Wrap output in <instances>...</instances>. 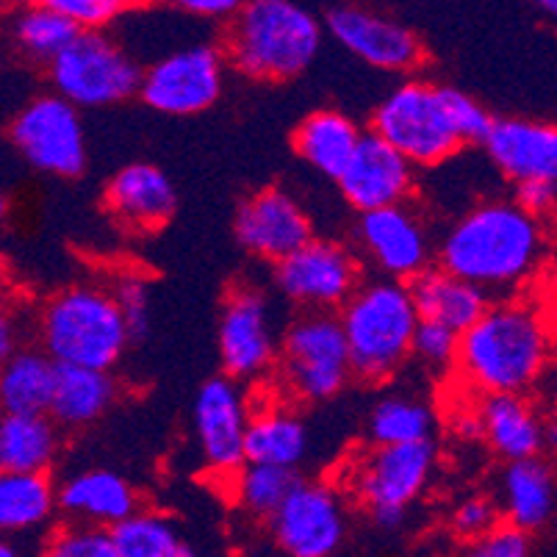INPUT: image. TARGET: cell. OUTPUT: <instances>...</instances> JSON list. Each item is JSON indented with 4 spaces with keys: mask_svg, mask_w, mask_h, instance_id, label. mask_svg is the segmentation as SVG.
<instances>
[{
    "mask_svg": "<svg viewBox=\"0 0 557 557\" xmlns=\"http://www.w3.org/2000/svg\"><path fill=\"white\" fill-rule=\"evenodd\" d=\"M483 438L508 463L539 458L544 449V422L524 394H485L480 405Z\"/></svg>",
    "mask_w": 557,
    "mask_h": 557,
    "instance_id": "24",
    "label": "cell"
},
{
    "mask_svg": "<svg viewBox=\"0 0 557 557\" xmlns=\"http://www.w3.org/2000/svg\"><path fill=\"white\" fill-rule=\"evenodd\" d=\"M111 530L116 557H189L191 546L181 535L175 521L161 513L139 510L116 521Z\"/></svg>",
    "mask_w": 557,
    "mask_h": 557,
    "instance_id": "32",
    "label": "cell"
},
{
    "mask_svg": "<svg viewBox=\"0 0 557 557\" xmlns=\"http://www.w3.org/2000/svg\"><path fill=\"white\" fill-rule=\"evenodd\" d=\"M170 7L178 12L191 14V17H209V20H231L239 12L245 0H166Z\"/></svg>",
    "mask_w": 557,
    "mask_h": 557,
    "instance_id": "44",
    "label": "cell"
},
{
    "mask_svg": "<svg viewBox=\"0 0 557 557\" xmlns=\"http://www.w3.org/2000/svg\"><path fill=\"white\" fill-rule=\"evenodd\" d=\"M372 134L388 141L413 166H438L463 148L444 109L442 89L428 81L399 84L374 109Z\"/></svg>",
    "mask_w": 557,
    "mask_h": 557,
    "instance_id": "7",
    "label": "cell"
},
{
    "mask_svg": "<svg viewBox=\"0 0 557 557\" xmlns=\"http://www.w3.org/2000/svg\"><path fill=\"white\" fill-rule=\"evenodd\" d=\"M453 430L460 442H478V438H483V422H480L478 410H458V417L453 419Z\"/></svg>",
    "mask_w": 557,
    "mask_h": 557,
    "instance_id": "46",
    "label": "cell"
},
{
    "mask_svg": "<svg viewBox=\"0 0 557 557\" xmlns=\"http://www.w3.org/2000/svg\"><path fill=\"white\" fill-rule=\"evenodd\" d=\"M458 331H453L444 322L435 319H419L413 327V338H410V356H417L428 367L444 369L455 363V352H458Z\"/></svg>",
    "mask_w": 557,
    "mask_h": 557,
    "instance_id": "37",
    "label": "cell"
},
{
    "mask_svg": "<svg viewBox=\"0 0 557 557\" xmlns=\"http://www.w3.org/2000/svg\"><path fill=\"white\" fill-rule=\"evenodd\" d=\"M491 161L505 178H557V128L533 120H494L483 139Z\"/></svg>",
    "mask_w": 557,
    "mask_h": 557,
    "instance_id": "21",
    "label": "cell"
},
{
    "mask_svg": "<svg viewBox=\"0 0 557 557\" xmlns=\"http://www.w3.org/2000/svg\"><path fill=\"white\" fill-rule=\"evenodd\" d=\"M39 342L53 363L111 369L125 356L131 333L111 292L73 286L45 306Z\"/></svg>",
    "mask_w": 557,
    "mask_h": 557,
    "instance_id": "5",
    "label": "cell"
},
{
    "mask_svg": "<svg viewBox=\"0 0 557 557\" xmlns=\"http://www.w3.org/2000/svg\"><path fill=\"white\" fill-rule=\"evenodd\" d=\"M28 3L62 14V17L73 20L78 28H103L123 12L114 0H28Z\"/></svg>",
    "mask_w": 557,
    "mask_h": 557,
    "instance_id": "40",
    "label": "cell"
},
{
    "mask_svg": "<svg viewBox=\"0 0 557 557\" xmlns=\"http://www.w3.org/2000/svg\"><path fill=\"white\" fill-rule=\"evenodd\" d=\"M546 14H555L557 12V0H535Z\"/></svg>",
    "mask_w": 557,
    "mask_h": 557,
    "instance_id": "48",
    "label": "cell"
},
{
    "mask_svg": "<svg viewBox=\"0 0 557 557\" xmlns=\"http://www.w3.org/2000/svg\"><path fill=\"white\" fill-rule=\"evenodd\" d=\"M336 184L344 200L361 214L408 200L417 189V166L377 134H361Z\"/></svg>",
    "mask_w": 557,
    "mask_h": 557,
    "instance_id": "15",
    "label": "cell"
},
{
    "mask_svg": "<svg viewBox=\"0 0 557 557\" xmlns=\"http://www.w3.org/2000/svg\"><path fill=\"white\" fill-rule=\"evenodd\" d=\"M55 488L48 472H7L0 469V535L32 533L50 521Z\"/></svg>",
    "mask_w": 557,
    "mask_h": 557,
    "instance_id": "30",
    "label": "cell"
},
{
    "mask_svg": "<svg viewBox=\"0 0 557 557\" xmlns=\"http://www.w3.org/2000/svg\"><path fill=\"white\" fill-rule=\"evenodd\" d=\"M12 141L28 164L59 178H78L86 166V134L78 106L62 95H42L12 123Z\"/></svg>",
    "mask_w": 557,
    "mask_h": 557,
    "instance_id": "10",
    "label": "cell"
},
{
    "mask_svg": "<svg viewBox=\"0 0 557 557\" xmlns=\"http://www.w3.org/2000/svg\"><path fill=\"white\" fill-rule=\"evenodd\" d=\"M480 557H527L533 552V533H527L513 521H496L474 546Z\"/></svg>",
    "mask_w": 557,
    "mask_h": 557,
    "instance_id": "41",
    "label": "cell"
},
{
    "mask_svg": "<svg viewBox=\"0 0 557 557\" xmlns=\"http://www.w3.org/2000/svg\"><path fill=\"white\" fill-rule=\"evenodd\" d=\"M48 555L53 557H116L109 527L73 521L62 524L50 535Z\"/></svg>",
    "mask_w": 557,
    "mask_h": 557,
    "instance_id": "36",
    "label": "cell"
},
{
    "mask_svg": "<svg viewBox=\"0 0 557 557\" xmlns=\"http://www.w3.org/2000/svg\"><path fill=\"white\" fill-rule=\"evenodd\" d=\"M327 32L344 50L388 73H410L428 59L422 39L408 25L361 7H338L327 14Z\"/></svg>",
    "mask_w": 557,
    "mask_h": 557,
    "instance_id": "14",
    "label": "cell"
},
{
    "mask_svg": "<svg viewBox=\"0 0 557 557\" xmlns=\"http://www.w3.org/2000/svg\"><path fill=\"white\" fill-rule=\"evenodd\" d=\"M442 89L444 109H447L449 123H453L455 134L460 136L463 145H474V141H483L488 134L494 116L483 109L474 98H469L466 92L455 89V86H438Z\"/></svg>",
    "mask_w": 557,
    "mask_h": 557,
    "instance_id": "38",
    "label": "cell"
},
{
    "mask_svg": "<svg viewBox=\"0 0 557 557\" xmlns=\"http://www.w3.org/2000/svg\"><path fill=\"white\" fill-rule=\"evenodd\" d=\"M59 455V424L48 413H0V469L48 472Z\"/></svg>",
    "mask_w": 557,
    "mask_h": 557,
    "instance_id": "26",
    "label": "cell"
},
{
    "mask_svg": "<svg viewBox=\"0 0 557 557\" xmlns=\"http://www.w3.org/2000/svg\"><path fill=\"white\" fill-rule=\"evenodd\" d=\"M225 55L211 45H191L164 55L141 73L139 95L150 109L172 116H189L211 109L222 95Z\"/></svg>",
    "mask_w": 557,
    "mask_h": 557,
    "instance_id": "11",
    "label": "cell"
},
{
    "mask_svg": "<svg viewBox=\"0 0 557 557\" xmlns=\"http://www.w3.org/2000/svg\"><path fill=\"white\" fill-rule=\"evenodd\" d=\"M272 541L292 557H327L342 549L347 516L331 485L297 480L270 516Z\"/></svg>",
    "mask_w": 557,
    "mask_h": 557,
    "instance_id": "13",
    "label": "cell"
},
{
    "mask_svg": "<svg viewBox=\"0 0 557 557\" xmlns=\"http://www.w3.org/2000/svg\"><path fill=\"white\" fill-rule=\"evenodd\" d=\"M281 372L288 392L302 403L336 397L352 377L338 317L331 311H308L297 319L283 338Z\"/></svg>",
    "mask_w": 557,
    "mask_h": 557,
    "instance_id": "8",
    "label": "cell"
},
{
    "mask_svg": "<svg viewBox=\"0 0 557 557\" xmlns=\"http://www.w3.org/2000/svg\"><path fill=\"white\" fill-rule=\"evenodd\" d=\"M505 519L516 527L535 533L544 530L555 510V480L549 466L539 458L513 460L503 483Z\"/></svg>",
    "mask_w": 557,
    "mask_h": 557,
    "instance_id": "28",
    "label": "cell"
},
{
    "mask_svg": "<svg viewBox=\"0 0 557 557\" xmlns=\"http://www.w3.org/2000/svg\"><path fill=\"white\" fill-rule=\"evenodd\" d=\"M358 239L363 250L372 258L383 275L394 281L417 277L419 272L430 267V242L422 222L417 214L399 206H386V209L361 211L358 220Z\"/></svg>",
    "mask_w": 557,
    "mask_h": 557,
    "instance_id": "19",
    "label": "cell"
},
{
    "mask_svg": "<svg viewBox=\"0 0 557 557\" xmlns=\"http://www.w3.org/2000/svg\"><path fill=\"white\" fill-rule=\"evenodd\" d=\"M50 81L78 109H103L139 95L141 67L103 28H81L78 37L50 59Z\"/></svg>",
    "mask_w": 557,
    "mask_h": 557,
    "instance_id": "6",
    "label": "cell"
},
{
    "mask_svg": "<svg viewBox=\"0 0 557 557\" xmlns=\"http://www.w3.org/2000/svg\"><path fill=\"white\" fill-rule=\"evenodd\" d=\"M78 25L62 14L50 12L42 7H28L14 23V37L25 53L37 59V62H50L53 55L62 53L75 37H78Z\"/></svg>",
    "mask_w": 557,
    "mask_h": 557,
    "instance_id": "35",
    "label": "cell"
},
{
    "mask_svg": "<svg viewBox=\"0 0 557 557\" xmlns=\"http://www.w3.org/2000/svg\"><path fill=\"white\" fill-rule=\"evenodd\" d=\"M116 397V383L111 369L75 367V363H55L53 394H50L48 417L59 428L78 430L89 428L106 417Z\"/></svg>",
    "mask_w": 557,
    "mask_h": 557,
    "instance_id": "25",
    "label": "cell"
},
{
    "mask_svg": "<svg viewBox=\"0 0 557 557\" xmlns=\"http://www.w3.org/2000/svg\"><path fill=\"white\" fill-rule=\"evenodd\" d=\"M433 413L428 405L408 397H386L369 417V438L374 444H405L430 438Z\"/></svg>",
    "mask_w": 557,
    "mask_h": 557,
    "instance_id": "34",
    "label": "cell"
},
{
    "mask_svg": "<svg viewBox=\"0 0 557 557\" xmlns=\"http://www.w3.org/2000/svg\"><path fill=\"white\" fill-rule=\"evenodd\" d=\"M435 463L430 438L405 444H374L356 472V491L369 516L383 530L403 524L405 510L428 485Z\"/></svg>",
    "mask_w": 557,
    "mask_h": 557,
    "instance_id": "9",
    "label": "cell"
},
{
    "mask_svg": "<svg viewBox=\"0 0 557 557\" xmlns=\"http://www.w3.org/2000/svg\"><path fill=\"white\" fill-rule=\"evenodd\" d=\"M220 358L233 380L261 377L275 361L270 306L256 288L236 286L227 295L220 317Z\"/></svg>",
    "mask_w": 557,
    "mask_h": 557,
    "instance_id": "16",
    "label": "cell"
},
{
    "mask_svg": "<svg viewBox=\"0 0 557 557\" xmlns=\"http://www.w3.org/2000/svg\"><path fill=\"white\" fill-rule=\"evenodd\" d=\"M233 474H236V503L258 519H270L297 483L295 469L250 463V460H245Z\"/></svg>",
    "mask_w": 557,
    "mask_h": 557,
    "instance_id": "33",
    "label": "cell"
},
{
    "mask_svg": "<svg viewBox=\"0 0 557 557\" xmlns=\"http://www.w3.org/2000/svg\"><path fill=\"white\" fill-rule=\"evenodd\" d=\"M9 209H12V206H9V200H7V197H3V195H0V222L7 220Z\"/></svg>",
    "mask_w": 557,
    "mask_h": 557,
    "instance_id": "50",
    "label": "cell"
},
{
    "mask_svg": "<svg viewBox=\"0 0 557 557\" xmlns=\"http://www.w3.org/2000/svg\"><path fill=\"white\" fill-rule=\"evenodd\" d=\"M106 209L125 231L156 233L175 216L178 195L153 164H128L106 186Z\"/></svg>",
    "mask_w": 557,
    "mask_h": 557,
    "instance_id": "20",
    "label": "cell"
},
{
    "mask_svg": "<svg viewBox=\"0 0 557 557\" xmlns=\"http://www.w3.org/2000/svg\"><path fill=\"white\" fill-rule=\"evenodd\" d=\"M552 358L549 319L539 306L505 300L488 306L458 336V363L466 386L480 394H524L544 377Z\"/></svg>",
    "mask_w": 557,
    "mask_h": 557,
    "instance_id": "2",
    "label": "cell"
},
{
    "mask_svg": "<svg viewBox=\"0 0 557 557\" xmlns=\"http://www.w3.org/2000/svg\"><path fill=\"white\" fill-rule=\"evenodd\" d=\"M338 311L352 374L374 386L392 380L410 358V338L419 322L408 283L394 277L367 286L358 283Z\"/></svg>",
    "mask_w": 557,
    "mask_h": 557,
    "instance_id": "4",
    "label": "cell"
},
{
    "mask_svg": "<svg viewBox=\"0 0 557 557\" xmlns=\"http://www.w3.org/2000/svg\"><path fill=\"white\" fill-rule=\"evenodd\" d=\"M250 422L242 388L233 377H214L200 388L195 403V430L202 460L220 474H233L245 463V430Z\"/></svg>",
    "mask_w": 557,
    "mask_h": 557,
    "instance_id": "18",
    "label": "cell"
},
{
    "mask_svg": "<svg viewBox=\"0 0 557 557\" xmlns=\"http://www.w3.org/2000/svg\"><path fill=\"white\" fill-rule=\"evenodd\" d=\"M361 131L342 111H313L295 131V150L306 164L336 181L356 150Z\"/></svg>",
    "mask_w": 557,
    "mask_h": 557,
    "instance_id": "27",
    "label": "cell"
},
{
    "mask_svg": "<svg viewBox=\"0 0 557 557\" xmlns=\"http://www.w3.org/2000/svg\"><path fill=\"white\" fill-rule=\"evenodd\" d=\"M55 363L45 349H14L0 363V410L7 413H48Z\"/></svg>",
    "mask_w": 557,
    "mask_h": 557,
    "instance_id": "31",
    "label": "cell"
},
{
    "mask_svg": "<svg viewBox=\"0 0 557 557\" xmlns=\"http://www.w3.org/2000/svg\"><path fill=\"white\" fill-rule=\"evenodd\" d=\"M308 428L288 410H261L245 430V460L297 469L308 455Z\"/></svg>",
    "mask_w": 557,
    "mask_h": 557,
    "instance_id": "29",
    "label": "cell"
},
{
    "mask_svg": "<svg viewBox=\"0 0 557 557\" xmlns=\"http://www.w3.org/2000/svg\"><path fill=\"white\" fill-rule=\"evenodd\" d=\"M123 313L125 325H128L131 342H139V338L148 336L150 331V286L141 277L131 275L116 283V288L111 292Z\"/></svg>",
    "mask_w": 557,
    "mask_h": 557,
    "instance_id": "39",
    "label": "cell"
},
{
    "mask_svg": "<svg viewBox=\"0 0 557 557\" xmlns=\"http://www.w3.org/2000/svg\"><path fill=\"white\" fill-rule=\"evenodd\" d=\"M116 7L125 9V7H145V3H150V0H114Z\"/></svg>",
    "mask_w": 557,
    "mask_h": 557,
    "instance_id": "49",
    "label": "cell"
},
{
    "mask_svg": "<svg viewBox=\"0 0 557 557\" xmlns=\"http://www.w3.org/2000/svg\"><path fill=\"white\" fill-rule=\"evenodd\" d=\"M20 349V322L9 306L0 302V363Z\"/></svg>",
    "mask_w": 557,
    "mask_h": 557,
    "instance_id": "45",
    "label": "cell"
},
{
    "mask_svg": "<svg viewBox=\"0 0 557 557\" xmlns=\"http://www.w3.org/2000/svg\"><path fill=\"white\" fill-rule=\"evenodd\" d=\"M408 292L419 319H435L458 333L472 327L480 313L491 306L485 288L453 275L444 267L438 270L428 267L417 277H410Z\"/></svg>",
    "mask_w": 557,
    "mask_h": 557,
    "instance_id": "23",
    "label": "cell"
},
{
    "mask_svg": "<svg viewBox=\"0 0 557 557\" xmlns=\"http://www.w3.org/2000/svg\"><path fill=\"white\" fill-rule=\"evenodd\" d=\"M555 200H557V184L552 178H530L516 184L513 202H519L521 209L530 211L533 216H541V220H544L546 214H552Z\"/></svg>",
    "mask_w": 557,
    "mask_h": 557,
    "instance_id": "43",
    "label": "cell"
},
{
    "mask_svg": "<svg viewBox=\"0 0 557 557\" xmlns=\"http://www.w3.org/2000/svg\"><path fill=\"white\" fill-rule=\"evenodd\" d=\"M311 236V220L300 202L277 186L250 195L236 211V239L261 261L277 263Z\"/></svg>",
    "mask_w": 557,
    "mask_h": 557,
    "instance_id": "17",
    "label": "cell"
},
{
    "mask_svg": "<svg viewBox=\"0 0 557 557\" xmlns=\"http://www.w3.org/2000/svg\"><path fill=\"white\" fill-rule=\"evenodd\" d=\"M499 521L494 503L483 499V496H474V499H466L453 516V533L458 535L466 544H478L491 527Z\"/></svg>",
    "mask_w": 557,
    "mask_h": 557,
    "instance_id": "42",
    "label": "cell"
},
{
    "mask_svg": "<svg viewBox=\"0 0 557 557\" xmlns=\"http://www.w3.org/2000/svg\"><path fill=\"white\" fill-rule=\"evenodd\" d=\"M55 508L73 521L114 527L139 508V496L123 474L109 469H89L73 474L55 488Z\"/></svg>",
    "mask_w": 557,
    "mask_h": 557,
    "instance_id": "22",
    "label": "cell"
},
{
    "mask_svg": "<svg viewBox=\"0 0 557 557\" xmlns=\"http://www.w3.org/2000/svg\"><path fill=\"white\" fill-rule=\"evenodd\" d=\"M322 48V25L295 0H245L231 17L222 55L252 81H292Z\"/></svg>",
    "mask_w": 557,
    "mask_h": 557,
    "instance_id": "3",
    "label": "cell"
},
{
    "mask_svg": "<svg viewBox=\"0 0 557 557\" xmlns=\"http://www.w3.org/2000/svg\"><path fill=\"white\" fill-rule=\"evenodd\" d=\"M275 283L286 300L308 311H338L361 283V267L344 245L311 236L275 263Z\"/></svg>",
    "mask_w": 557,
    "mask_h": 557,
    "instance_id": "12",
    "label": "cell"
},
{
    "mask_svg": "<svg viewBox=\"0 0 557 557\" xmlns=\"http://www.w3.org/2000/svg\"><path fill=\"white\" fill-rule=\"evenodd\" d=\"M442 267L485 292H513L546 261V227L513 200L483 202L449 227Z\"/></svg>",
    "mask_w": 557,
    "mask_h": 557,
    "instance_id": "1",
    "label": "cell"
},
{
    "mask_svg": "<svg viewBox=\"0 0 557 557\" xmlns=\"http://www.w3.org/2000/svg\"><path fill=\"white\" fill-rule=\"evenodd\" d=\"M14 555H17V549L12 546V541L0 535V557H14Z\"/></svg>",
    "mask_w": 557,
    "mask_h": 557,
    "instance_id": "47",
    "label": "cell"
}]
</instances>
